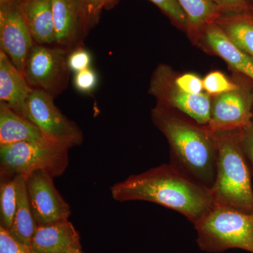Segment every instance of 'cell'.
I'll list each match as a JSON object with an SVG mask.
<instances>
[{
  "label": "cell",
  "instance_id": "20",
  "mask_svg": "<svg viewBox=\"0 0 253 253\" xmlns=\"http://www.w3.org/2000/svg\"><path fill=\"white\" fill-rule=\"evenodd\" d=\"M187 18V32L198 38L210 23L215 22L223 13L213 0H176Z\"/></svg>",
  "mask_w": 253,
  "mask_h": 253
},
{
  "label": "cell",
  "instance_id": "26",
  "mask_svg": "<svg viewBox=\"0 0 253 253\" xmlns=\"http://www.w3.org/2000/svg\"><path fill=\"white\" fill-rule=\"evenodd\" d=\"M92 59L89 51L82 46L70 51L68 56V66L70 71L76 73L91 67Z\"/></svg>",
  "mask_w": 253,
  "mask_h": 253
},
{
  "label": "cell",
  "instance_id": "21",
  "mask_svg": "<svg viewBox=\"0 0 253 253\" xmlns=\"http://www.w3.org/2000/svg\"><path fill=\"white\" fill-rule=\"evenodd\" d=\"M17 207V187L16 178L1 181L0 213L1 226L9 230Z\"/></svg>",
  "mask_w": 253,
  "mask_h": 253
},
{
  "label": "cell",
  "instance_id": "18",
  "mask_svg": "<svg viewBox=\"0 0 253 253\" xmlns=\"http://www.w3.org/2000/svg\"><path fill=\"white\" fill-rule=\"evenodd\" d=\"M15 178L17 187V207L9 231L25 249H30L38 224L35 220L28 199L26 176L18 175Z\"/></svg>",
  "mask_w": 253,
  "mask_h": 253
},
{
  "label": "cell",
  "instance_id": "17",
  "mask_svg": "<svg viewBox=\"0 0 253 253\" xmlns=\"http://www.w3.org/2000/svg\"><path fill=\"white\" fill-rule=\"evenodd\" d=\"M44 136L29 120L0 103V146L38 140Z\"/></svg>",
  "mask_w": 253,
  "mask_h": 253
},
{
  "label": "cell",
  "instance_id": "19",
  "mask_svg": "<svg viewBox=\"0 0 253 253\" xmlns=\"http://www.w3.org/2000/svg\"><path fill=\"white\" fill-rule=\"evenodd\" d=\"M215 23L235 45L253 59V11L222 14Z\"/></svg>",
  "mask_w": 253,
  "mask_h": 253
},
{
  "label": "cell",
  "instance_id": "28",
  "mask_svg": "<svg viewBox=\"0 0 253 253\" xmlns=\"http://www.w3.org/2000/svg\"><path fill=\"white\" fill-rule=\"evenodd\" d=\"M223 14H239L253 11L252 4L247 0H213Z\"/></svg>",
  "mask_w": 253,
  "mask_h": 253
},
{
  "label": "cell",
  "instance_id": "9",
  "mask_svg": "<svg viewBox=\"0 0 253 253\" xmlns=\"http://www.w3.org/2000/svg\"><path fill=\"white\" fill-rule=\"evenodd\" d=\"M53 179L42 170L26 176L28 199L38 225L68 220L71 216V207L55 187Z\"/></svg>",
  "mask_w": 253,
  "mask_h": 253
},
{
  "label": "cell",
  "instance_id": "5",
  "mask_svg": "<svg viewBox=\"0 0 253 253\" xmlns=\"http://www.w3.org/2000/svg\"><path fill=\"white\" fill-rule=\"evenodd\" d=\"M71 148L44 136L38 140L0 146L1 181L45 171L53 177L62 175L68 165Z\"/></svg>",
  "mask_w": 253,
  "mask_h": 253
},
{
  "label": "cell",
  "instance_id": "16",
  "mask_svg": "<svg viewBox=\"0 0 253 253\" xmlns=\"http://www.w3.org/2000/svg\"><path fill=\"white\" fill-rule=\"evenodd\" d=\"M20 3L35 44L55 46L51 0H20Z\"/></svg>",
  "mask_w": 253,
  "mask_h": 253
},
{
  "label": "cell",
  "instance_id": "15",
  "mask_svg": "<svg viewBox=\"0 0 253 253\" xmlns=\"http://www.w3.org/2000/svg\"><path fill=\"white\" fill-rule=\"evenodd\" d=\"M198 38H201L204 45L213 54L253 81V59L235 45L217 23H210Z\"/></svg>",
  "mask_w": 253,
  "mask_h": 253
},
{
  "label": "cell",
  "instance_id": "11",
  "mask_svg": "<svg viewBox=\"0 0 253 253\" xmlns=\"http://www.w3.org/2000/svg\"><path fill=\"white\" fill-rule=\"evenodd\" d=\"M253 94L239 86L236 90L212 96L211 120L212 131L239 129L253 121Z\"/></svg>",
  "mask_w": 253,
  "mask_h": 253
},
{
  "label": "cell",
  "instance_id": "22",
  "mask_svg": "<svg viewBox=\"0 0 253 253\" xmlns=\"http://www.w3.org/2000/svg\"><path fill=\"white\" fill-rule=\"evenodd\" d=\"M121 0H80L88 33L99 22L102 11L112 9Z\"/></svg>",
  "mask_w": 253,
  "mask_h": 253
},
{
  "label": "cell",
  "instance_id": "23",
  "mask_svg": "<svg viewBox=\"0 0 253 253\" xmlns=\"http://www.w3.org/2000/svg\"><path fill=\"white\" fill-rule=\"evenodd\" d=\"M203 83L205 92L212 96L236 90L240 86L219 71H212L206 75Z\"/></svg>",
  "mask_w": 253,
  "mask_h": 253
},
{
  "label": "cell",
  "instance_id": "36",
  "mask_svg": "<svg viewBox=\"0 0 253 253\" xmlns=\"http://www.w3.org/2000/svg\"><path fill=\"white\" fill-rule=\"evenodd\" d=\"M252 4V6H253V3H252V4Z\"/></svg>",
  "mask_w": 253,
  "mask_h": 253
},
{
  "label": "cell",
  "instance_id": "3",
  "mask_svg": "<svg viewBox=\"0 0 253 253\" xmlns=\"http://www.w3.org/2000/svg\"><path fill=\"white\" fill-rule=\"evenodd\" d=\"M217 146V169L211 188L214 206L253 212V189L250 163L239 129L212 131Z\"/></svg>",
  "mask_w": 253,
  "mask_h": 253
},
{
  "label": "cell",
  "instance_id": "7",
  "mask_svg": "<svg viewBox=\"0 0 253 253\" xmlns=\"http://www.w3.org/2000/svg\"><path fill=\"white\" fill-rule=\"evenodd\" d=\"M172 70L160 66L151 78L149 93L158 100V105L179 111L201 126H207L211 120L212 96L203 92L188 94L175 85Z\"/></svg>",
  "mask_w": 253,
  "mask_h": 253
},
{
  "label": "cell",
  "instance_id": "25",
  "mask_svg": "<svg viewBox=\"0 0 253 253\" xmlns=\"http://www.w3.org/2000/svg\"><path fill=\"white\" fill-rule=\"evenodd\" d=\"M99 77L96 71L90 67L75 73L73 85L76 90L83 94H91L98 85Z\"/></svg>",
  "mask_w": 253,
  "mask_h": 253
},
{
  "label": "cell",
  "instance_id": "24",
  "mask_svg": "<svg viewBox=\"0 0 253 253\" xmlns=\"http://www.w3.org/2000/svg\"><path fill=\"white\" fill-rule=\"evenodd\" d=\"M178 27L187 31V18L176 0H149Z\"/></svg>",
  "mask_w": 253,
  "mask_h": 253
},
{
  "label": "cell",
  "instance_id": "27",
  "mask_svg": "<svg viewBox=\"0 0 253 253\" xmlns=\"http://www.w3.org/2000/svg\"><path fill=\"white\" fill-rule=\"evenodd\" d=\"M173 79L175 85L188 94H200L204 92L203 79L194 73H188L173 76Z\"/></svg>",
  "mask_w": 253,
  "mask_h": 253
},
{
  "label": "cell",
  "instance_id": "12",
  "mask_svg": "<svg viewBox=\"0 0 253 253\" xmlns=\"http://www.w3.org/2000/svg\"><path fill=\"white\" fill-rule=\"evenodd\" d=\"M55 46L71 51L88 34L80 0H51Z\"/></svg>",
  "mask_w": 253,
  "mask_h": 253
},
{
  "label": "cell",
  "instance_id": "32",
  "mask_svg": "<svg viewBox=\"0 0 253 253\" xmlns=\"http://www.w3.org/2000/svg\"><path fill=\"white\" fill-rule=\"evenodd\" d=\"M68 253H84L82 251V250H73V251H70Z\"/></svg>",
  "mask_w": 253,
  "mask_h": 253
},
{
  "label": "cell",
  "instance_id": "35",
  "mask_svg": "<svg viewBox=\"0 0 253 253\" xmlns=\"http://www.w3.org/2000/svg\"></svg>",
  "mask_w": 253,
  "mask_h": 253
},
{
  "label": "cell",
  "instance_id": "4",
  "mask_svg": "<svg viewBox=\"0 0 253 253\" xmlns=\"http://www.w3.org/2000/svg\"><path fill=\"white\" fill-rule=\"evenodd\" d=\"M194 224L201 251L219 253L241 249L253 253V212L213 206Z\"/></svg>",
  "mask_w": 253,
  "mask_h": 253
},
{
  "label": "cell",
  "instance_id": "34",
  "mask_svg": "<svg viewBox=\"0 0 253 253\" xmlns=\"http://www.w3.org/2000/svg\"><path fill=\"white\" fill-rule=\"evenodd\" d=\"M248 1H249V2L251 3V4H252V3L253 2V0H247Z\"/></svg>",
  "mask_w": 253,
  "mask_h": 253
},
{
  "label": "cell",
  "instance_id": "14",
  "mask_svg": "<svg viewBox=\"0 0 253 253\" xmlns=\"http://www.w3.org/2000/svg\"><path fill=\"white\" fill-rule=\"evenodd\" d=\"M33 89L24 73L0 50V103L25 118L27 101Z\"/></svg>",
  "mask_w": 253,
  "mask_h": 253
},
{
  "label": "cell",
  "instance_id": "8",
  "mask_svg": "<svg viewBox=\"0 0 253 253\" xmlns=\"http://www.w3.org/2000/svg\"><path fill=\"white\" fill-rule=\"evenodd\" d=\"M46 91L34 89L27 101L26 119L36 125L44 136L61 141L70 148L81 146L83 134L76 123L68 119Z\"/></svg>",
  "mask_w": 253,
  "mask_h": 253
},
{
  "label": "cell",
  "instance_id": "30",
  "mask_svg": "<svg viewBox=\"0 0 253 253\" xmlns=\"http://www.w3.org/2000/svg\"><path fill=\"white\" fill-rule=\"evenodd\" d=\"M0 253H26L24 248L2 226H0Z\"/></svg>",
  "mask_w": 253,
  "mask_h": 253
},
{
  "label": "cell",
  "instance_id": "10",
  "mask_svg": "<svg viewBox=\"0 0 253 253\" xmlns=\"http://www.w3.org/2000/svg\"><path fill=\"white\" fill-rule=\"evenodd\" d=\"M35 44L20 0L0 6L1 51L23 73L28 55Z\"/></svg>",
  "mask_w": 253,
  "mask_h": 253
},
{
  "label": "cell",
  "instance_id": "13",
  "mask_svg": "<svg viewBox=\"0 0 253 253\" xmlns=\"http://www.w3.org/2000/svg\"><path fill=\"white\" fill-rule=\"evenodd\" d=\"M30 249L38 253H68L82 250L81 235L68 219L38 225Z\"/></svg>",
  "mask_w": 253,
  "mask_h": 253
},
{
  "label": "cell",
  "instance_id": "31",
  "mask_svg": "<svg viewBox=\"0 0 253 253\" xmlns=\"http://www.w3.org/2000/svg\"><path fill=\"white\" fill-rule=\"evenodd\" d=\"M17 0H0V6H5V5L11 4Z\"/></svg>",
  "mask_w": 253,
  "mask_h": 253
},
{
  "label": "cell",
  "instance_id": "1",
  "mask_svg": "<svg viewBox=\"0 0 253 253\" xmlns=\"http://www.w3.org/2000/svg\"><path fill=\"white\" fill-rule=\"evenodd\" d=\"M110 191L115 201L154 203L180 213L193 224L214 206L211 189L171 164L132 174L111 186Z\"/></svg>",
  "mask_w": 253,
  "mask_h": 253
},
{
  "label": "cell",
  "instance_id": "33",
  "mask_svg": "<svg viewBox=\"0 0 253 253\" xmlns=\"http://www.w3.org/2000/svg\"><path fill=\"white\" fill-rule=\"evenodd\" d=\"M26 250V253H38L34 252V251H32L31 249H25Z\"/></svg>",
  "mask_w": 253,
  "mask_h": 253
},
{
  "label": "cell",
  "instance_id": "2",
  "mask_svg": "<svg viewBox=\"0 0 253 253\" xmlns=\"http://www.w3.org/2000/svg\"><path fill=\"white\" fill-rule=\"evenodd\" d=\"M153 122L164 134L170 148V164L208 189L214 184L217 146L208 126H201L177 111L157 105Z\"/></svg>",
  "mask_w": 253,
  "mask_h": 253
},
{
  "label": "cell",
  "instance_id": "29",
  "mask_svg": "<svg viewBox=\"0 0 253 253\" xmlns=\"http://www.w3.org/2000/svg\"><path fill=\"white\" fill-rule=\"evenodd\" d=\"M239 136L243 151L253 168V121L239 129Z\"/></svg>",
  "mask_w": 253,
  "mask_h": 253
},
{
  "label": "cell",
  "instance_id": "6",
  "mask_svg": "<svg viewBox=\"0 0 253 253\" xmlns=\"http://www.w3.org/2000/svg\"><path fill=\"white\" fill-rule=\"evenodd\" d=\"M69 52L59 46L35 44L23 70L30 85L54 98L66 90L71 73L67 63Z\"/></svg>",
  "mask_w": 253,
  "mask_h": 253
}]
</instances>
